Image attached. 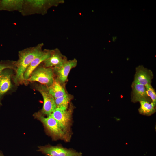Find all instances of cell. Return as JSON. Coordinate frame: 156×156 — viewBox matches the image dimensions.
<instances>
[{
    "instance_id": "obj_1",
    "label": "cell",
    "mask_w": 156,
    "mask_h": 156,
    "mask_svg": "<svg viewBox=\"0 0 156 156\" xmlns=\"http://www.w3.org/2000/svg\"><path fill=\"white\" fill-rule=\"evenodd\" d=\"M44 45L43 43H41L19 51L18 59L15 61L16 74L14 79V82L16 84L25 82L23 75L27 68L36 57L41 53Z\"/></svg>"
},
{
    "instance_id": "obj_2",
    "label": "cell",
    "mask_w": 156,
    "mask_h": 156,
    "mask_svg": "<svg viewBox=\"0 0 156 156\" xmlns=\"http://www.w3.org/2000/svg\"><path fill=\"white\" fill-rule=\"evenodd\" d=\"M64 3V0H24L21 13L24 16L35 14L44 15L51 8Z\"/></svg>"
},
{
    "instance_id": "obj_3",
    "label": "cell",
    "mask_w": 156,
    "mask_h": 156,
    "mask_svg": "<svg viewBox=\"0 0 156 156\" xmlns=\"http://www.w3.org/2000/svg\"><path fill=\"white\" fill-rule=\"evenodd\" d=\"M34 115L43 124L52 136L57 138H64L67 130L65 129L51 115L45 117L38 112L36 113Z\"/></svg>"
},
{
    "instance_id": "obj_4",
    "label": "cell",
    "mask_w": 156,
    "mask_h": 156,
    "mask_svg": "<svg viewBox=\"0 0 156 156\" xmlns=\"http://www.w3.org/2000/svg\"><path fill=\"white\" fill-rule=\"evenodd\" d=\"M55 77L53 68L39 66L32 72L27 81H36L48 87L53 83Z\"/></svg>"
},
{
    "instance_id": "obj_5",
    "label": "cell",
    "mask_w": 156,
    "mask_h": 156,
    "mask_svg": "<svg viewBox=\"0 0 156 156\" xmlns=\"http://www.w3.org/2000/svg\"><path fill=\"white\" fill-rule=\"evenodd\" d=\"M36 90L42 95L43 99L42 108L40 112L42 115L48 116L50 115L57 108L54 98L50 94L47 87L40 84L36 86Z\"/></svg>"
},
{
    "instance_id": "obj_6",
    "label": "cell",
    "mask_w": 156,
    "mask_h": 156,
    "mask_svg": "<svg viewBox=\"0 0 156 156\" xmlns=\"http://www.w3.org/2000/svg\"><path fill=\"white\" fill-rule=\"evenodd\" d=\"M77 61L75 58L68 60L59 68H53L55 79L62 84H65L68 81V77L71 70L75 67Z\"/></svg>"
},
{
    "instance_id": "obj_7",
    "label": "cell",
    "mask_w": 156,
    "mask_h": 156,
    "mask_svg": "<svg viewBox=\"0 0 156 156\" xmlns=\"http://www.w3.org/2000/svg\"><path fill=\"white\" fill-rule=\"evenodd\" d=\"M38 151L49 156H82L81 152L58 146H40Z\"/></svg>"
},
{
    "instance_id": "obj_8",
    "label": "cell",
    "mask_w": 156,
    "mask_h": 156,
    "mask_svg": "<svg viewBox=\"0 0 156 156\" xmlns=\"http://www.w3.org/2000/svg\"><path fill=\"white\" fill-rule=\"evenodd\" d=\"M67 58L58 48L51 50L50 57L42 63L46 68H59L68 60Z\"/></svg>"
},
{
    "instance_id": "obj_9",
    "label": "cell",
    "mask_w": 156,
    "mask_h": 156,
    "mask_svg": "<svg viewBox=\"0 0 156 156\" xmlns=\"http://www.w3.org/2000/svg\"><path fill=\"white\" fill-rule=\"evenodd\" d=\"M131 94V102L135 103L144 101L151 102L152 101L147 94L144 85L133 81L132 82Z\"/></svg>"
},
{
    "instance_id": "obj_10",
    "label": "cell",
    "mask_w": 156,
    "mask_h": 156,
    "mask_svg": "<svg viewBox=\"0 0 156 156\" xmlns=\"http://www.w3.org/2000/svg\"><path fill=\"white\" fill-rule=\"evenodd\" d=\"M72 109L71 106L65 110L56 108L50 115L67 130L71 121Z\"/></svg>"
},
{
    "instance_id": "obj_11",
    "label": "cell",
    "mask_w": 156,
    "mask_h": 156,
    "mask_svg": "<svg viewBox=\"0 0 156 156\" xmlns=\"http://www.w3.org/2000/svg\"><path fill=\"white\" fill-rule=\"evenodd\" d=\"M135 73L134 76L133 81L144 86L151 84L153 77V72L150 70L139 65L135 69Z\"/></svg>"
},
{
    "instance_id": "obj_12",
    "label": "cell",
    "mask_w": 156,
    "mask_h": 156,
    "mask_svg": "<svg viewBox=\"0 0 156 156\" xmlns=\"http://www.w3.org/2000/svg\"><path fill=\"white\" fill-rule=\"evenodd\" d=\"M51 50L44 49L41 53L36 57L27 68L24 74V77L27 81L32 72L50 55Z\"/></svg>"
},
{
    "instance_id": "obj_13",
    "label": "cell",
    "mask_w": 156,
    "mask_h": 156,
    "mask_svg": "<svg viewBox=\"0 0 156 156\" xmlns=\"http://www.w3.org/2000/svg\"><path fill=\"white\" fill-rule=\"evenodd\" d=\"M11 69H5L0 75V101L11 87Z\"/></svg>"
},
{
    "instance_id": "obj_14",
    "label": "cell",
    "mask_w": 156,
    "mask_h": 156,
    "mask_svg": "<svg viewBox=\"0 0 156 156\" xmlns=\"http://www.w3.org/2000/svg\"><path fill=\"white\" fill-rule=\"evenodd\" d=\"M24 0H0L1 10L8 11H18L21 13L22 10Z\"/></svg>"
},
{
    "instance_id": "obj_15",
    "label": "cell",
    "mask_w": 156,
    "mask_h": 156,
    "mask_svg": "<svg viewBox=\"0 0 156 156\" xmlns=\"http://www.w3.org/2000/svg\"><path fill=\"white\" fill-rule=\"evenodd\" d=\"M65 84H62L55 79L53 84L47 87L50 94L55 99L62 96L67 92L65 88Z\"/></svg>"
},
{
    "instance_id": "obj_16",
    "label": "cell",
    "mask_w": 156,
    "mask_h": 156,
    "mask_svg": "<svg viewBox=\"0 0 156 156\" xmlns=\"http://www.w3.org/2000/svg\"><path fill=\"white\" fill-rule=\"evenodd\" d=\"M140 106L138 110L140 114L149 116L155 113L156 111V104L151 102L142 101L139 102Z\"/></svg>"
},
{
    "instance_id": "obj_17",
    "label": "cell",
    "mask_w": 156,
    "mask_h": 156,
    "mask_svg": "<svg viewBox=\"0 0 156 156\" xmlns=\"http://www.w3.org/2000/svg\"><path fill=\"white\" fill-rule=\"evenodd\" d=\"M73 98V95L67 92L64 96L55 99V103L57 108L64 110H67Z\"/></svg>"
},
{
    "instance_id": "obj_18",
    "label": "cell",
    "mask_w": 156,
    "mask_h": 156,
    "mask_svg": "<svg viewBox=\"0 0 156 156\" xmlns=\"http://www.w3.org/2000/svg\"><path fill=\"white\" fill-rule=\"evenodd\" d=\"M15 61H5L0 62V75L5 69H13L15 71ZM1 103H0V108L1 106Z\"/></svg>"
},
{
    "instance_id": "obj_19",
    "label": "cell",
    "mask_w": 156,
    "mask_h": 156,
    "mask_svg": "<svg viewBox=\"0 0 156 156\" xmlns=\"http://www.w3.org/2000/svg\"><path fill=\"white\" fill-rule=\"evenodd\" d=\"M148 96L151 99L152 102L156 104V93L155 89L151 84L145 86Z\"/></svg>"
},
{
    "instance_id": "obj_20",
    "label": "cell",
    "mask_w": 156,
    "mask_h": 156,
    "mask_svg": "<svg viewBox=\"0 0 156 156\" xmlns=\"http://www.w3.org/2000/svg\"><path fill=\"white\" fill-rule=\"evenodd\" d=\"M115 37V38H113V41L115 40V39L116 38V37Z\"/></svg>"
},
{
    "instance_id": "obj_21",
    "label": "cell",
    "mask_w": 156,
    "mask_h": 156,
    "mask_svg": "<svg viewBox=\"0 0 156 156\" xmlns=\"http://www.w3.org/2000/svg\"><path fill=\"white\" fill-rule=\"evenodd\" d=\"M0 156H5L4 155H3V154L1 153H0Z\"/></svg>"
},
{
    "instance_id": "obj_22",
    "label": "cell",
    "mask_w": 156,
    "mask_h": 156,
    "mask_svg": "<svg viewBox=\"0 0 156 156\" xmlns=\"http://www.w3.org/2000/svg\"></svg>"
},
{
    "instance_id": "obj_23",
    "label": "cell",
    "mask_w": 156,
    "mask_h": 156,
    "mask_svg": "<svg viewBox=\"0 0 156 156\" xmlns=\"http://www.w3.org/2000/svg\"><path fill=\"white\" fill-rule=\"evenodd\" d=\"M47 156H48V155H47Z\"/></svg>"
}]
</instances>
